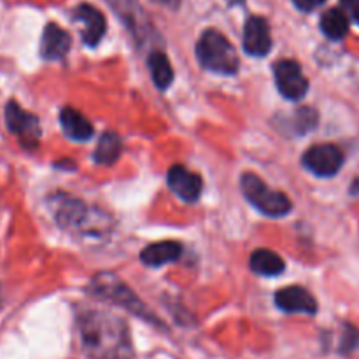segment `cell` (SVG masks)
Masks as SVG:
<instances>
[{
	"label": "cell",
	"mask_w": 359,
	"mask_h": 359,
	"mask_svg": "<svg viewBox=\"0 0 359 359\" xmlns=\"http://www.w3.org/2000/svg\"><path fill=\"white\" fill-rule=\"evenodd\" d=\"M81 339L88 353L100 359H121L130 353L126 325L116 316L93 311L81 318Z\"/></svg>",
	"instance_id": "1"
},
{
	"label": "cell",
	"mask_w": 359,
	"mask_h": 359,
	"mask_svg": "<svg viewBox=\"0 0 359 359\" xmlns=\"http://www.w3.org/2000/svg\"><path fill=\"white\" fill-rule=\"evenodd\" d=\"M196 58L210 72L231 76L238 70V56L233 44L214 28L203 32L196 42Z\"/></svg>",
	"instance_id": "2"
},
{
	"label": "cell",
	"mask_w": 359,
	"mask_h": 359,
	"mask_svg": "<svg viewBox=\"0 0 359 359\" xmlns=\"http://www.w3.org/2000/svg\"><path fill=\"white\" fill-rule=\"evenodd\" d=\"M241 188L245 198L265 216L283 217L291 212V200L284 193L273 191L258 175L244 174L241 179Z\"/></svg>",
	"instance_id": "3"
},
{
	"label": "cell",
	"mask_w": 359,
	"mask_h": 359,
	"mask_svg": "<svg viewBox=\"0 0 359 359\" xmlns=\"http://www.w3.org/2000/svg\"><path fill=\"white\" fill-rule=\"evenodd\" d=\"M6 123L7 128L18 137L25 149H37L39 142H41V123H39L37 116L25 111L18 102L11 100L6 105Z\"/></svg>",
	"instance_id": "4"
},
{
	"label": "cell",
	"mask_w": 359,
	"mask_h": 359,
	"mask_svg": "<svg viewBox=\"0 0 359 359\" xmlns=\"http://www.w3.org/2000/svg\"><path fill=\"white\" fill-rule=\"evenodd\" d=\"M91 293H95L97 297L105 298V300L116 302V304H119L121 307H126L128 311H132L133 314H147L142 302H140L139 298L132 293V290H128L121 280L116 279L114 276L102 273V276L95 277V279L91 280Z\"/></svg>",
	"instance_id": "5"
},
{
	"label": "cell",
	"mask_w": 359,
	"mask_h": 359,
	"mask_svg": "<svg viewBox=\"0 0 359 359\" xmlns=\"http://www.w3.org/2000/svg\"><path fill=\"white\" fill-rule=\"evenodd\" d=\"M277 90L287 100H300L307 95L309 81L302 72L300 63L294 60H280L273 65Z\"/></svg>",
	"instance_id": "6"
},
{
	"label": "cell",
	"mask_w": 359,
	"mask_h": 359,
	"mask_svg": "<svg viewBox=\"0 0 359 359\" xmlns=\"http://www.w3.org/2000/svg\"><path fill=\"white\" fill-rule=\"evenodd\" d=\"M344 154L333 144H318L304 154V165L318 177H332L342 168Z\"/></svg>",
	"instance_id": "7"
},
{
	"label": "cell",
	"mask_w": 359,
	"mask_h": 359,
	"mask_svg": "<svg viewBox=\"0 0 359 359\" xmlns=\"http://www.w3.org/2000/svg\"><path fill=\"white\" fill-rule=\"evenodd\" d=\"M167 182L168 188L175 193V196H179V198L188 203L196 202L200 198V193H202L203 188V182L200 179V175L188 170L184 165H174V167H170V170L167 174Z\"/></svg>",
	"instance_id": "8"
},
{
	"label": "cell",
	"mask_w": 359,
	"mask_h": 359,
	"mask_svg": "<svg viewBox=\"0 0 359 359\" xmlns=\"http://www.w3.org/2000/svg\"><path fill=\"white\" fill-rule=\"evenodd\" d=\"M74 20L83 25V28H81V39L90 48H95L105 35L107 25H105L104 14L98 9H95L93 6H90V4H81V6H77L76 11H74Z\"/></svg>",
	"instance_id": "9"
},
{
	"label": "cell",
	"mask_w": 359,
	"mask_h": 359,
	"mask_svg": "<svg viewBox=\"0 0 359 359\" xmlns=\"http://www.w3.org/2000/svg\"><path fill=\"white\" fill-rule=\"evenodd\" d=\"M244 49L251 56H265L272 49V35L265 18H248L244 27Z\"/></svg>",
	"instance_id": "10"
},
{
	"label": "cell",
	"mask_w": 359,
	"mask_h": 359,
	"mask_svg": "<svg viewBox=\"0 0 359 359\" xmlns=\"http://www.w3.org/2000/svg\"><path fill=\"white\" fill-rule=\"evenodd\" d=\"M276 305L284 312L291 314H316L318 312V302L300 286H290L277 291Z\"/></svg>",
	"instance_id": "11"
},
{
	"label": "cell",
	"mask_w": 359,
	"mask_h": 359,
	"mask_svg": "<svg viewBox=\"0 0 359 359\" xmlns=\"http://www.w3.org/2000/svg\"><path fill=\"white\" fill-rule=\"evenodd\" d=\"M55 216L60 226L65 228V230H88L90 216H88L86 205L81 200L63 196L56 203Z\"/></svg>",
	"instance_id": "12"
},
{
	"label": "cell",
	"mask_w": 359,
	"mask_h": 359,
	"mask_svg": "<svg viewBox=\"0 0 359 359\" xmlns=\"http://www.w3.org/2000/svg\"><path fill=\"white\" fill-rule=\"evenodd\" d=\"M70 44V35L69 32L63 30L60 25L49 23L46 25L44 32H42V41H41V56L44 60H62L63 56L69 53Z\"/></svg>",
	"instance_id": "13"
},
{
	"label": "cell",
	"mask_w": 359,
	"mask_h": 359,
	"mask_svg": "<svg viewBox=\"0 0 359 359\" xmlns=\"http://www.w3.org/2000/svg\"><path fill=\"white\" fill-rule=\"evenodd\" d=\"M60 125H62L63 133L69 139L77 140V142L90 140L95 133L93 125L79 111H76L72 107L63 109L62 114H60Z\"/></svg>",
	"instance_id": "14"
},
{
	"label": "cell",
	"mask_w": 359,
	"mask_h": 359,
	"mask_svg": "<svg viewBox=\"0 0 359 359\" xmlns=\"http://www.w3.org/2000/svg\"><path fill=\"white\" fill-rule=\"evenodd\" d=\"M182 248L181 244L174 241H163L151 244L140 252V259L147 266H163L167 263H174L181 258Z\"/></svg>",
	"instance_id": "15"
},
{
	"label": "cell",
	"mask_w": 359,
	"mask_h": 359,
	"mask_svg": "<svg viewBox=\"0 0 359 359\" xmlns=\"http://www.w3.org/2000/svg\"><path fill=\"white\" fill-rule=\"evenodd\" d=\"M249 266H251L252 272L263 277H276L286 269L283 258L270 249H258V251L252 252L251 258H249Z\"/></svg>",
	"instance_id": "16"
},
{
	"label": "cell",
	"mask_w": 359,
	"mask_h": 359,
	"mask_svg": "<svg viewBox=\"0 0 359 359\" xmlns=\"http://www.w3.org/2000/svg\"><path fill=\"white\" fill-rule=\"evenodd\" d=\"M123 151V142L121 137L114 132H104L98 139L97 151H95L93 160L97 161L98 165H114L118 161V158L121 156Z\"/></svg>",
	"instance_id": "17"
},
{
	"label": "cell",
	"mask_w": 359,
	"mask_h": 359,
	"mask_svg": "<svg viewBox=\"0 0 359 359\" xmlns=\"http://www.w3.org/2000/svg\"><path fill=\"white\" fill-rule=\"evenodd\" d=\"M147 65H149L153 83L160 90H167L172 84V81H174V69H172L170 60L167 58V55L161 51H153L149 58H147Z\"/></svg>",
	"instance_id": "18"
},
{
	"label": "cell",
	"mask_w": 359,
	"mask_h": 359,
	"mask_svg": "<svg viewBox=\"0 0 359 359\" xmlns=\"http://www.w3.org/2000/svg\"><path fill=\"white\" fill-rule=\"evenodd\" d=\"M321 30L326 37L340 41L349 32V16L344 9H328L321 18Z\"/></svg>",
	"instance_id": "19"
},
{
	"label": "cell",
	"mask_w": 359,
	"mask_h": 359,
	"mask_svg": "<svg viewBox=\"0 0 359 359\" xmlns=\"http://www.w3.org/2000/svg\"><path fill=\"white\" fill-rule=\"evenodd\" d=\"M297 126L298 132L305 133L309 130H312L316 126V121H318V114H316L314 109L311 107H302L300 111L297 112Z\"/></svg>",
	"instance_id": "20"
},
{
	"label": "cell",
	"mask_w": 359,
	"mask_h": 359,
	"mask_svg": "<svg viewBox=\"0 0 359 359\" xmlns=\"http://www.w3.org/2000/svg\"><path fill=\"white\" fill-rule=\"evenodd\" d=\"M358 344H359L358 330L354 328V326L347 325L346 332H344V337H342V344H340V351H342L344 354H349L356 349Z\"/></svg>",
	"instance_id": "21"
},
{
	"label": "cell",
	"mask_w": 359,
	"mask_h": 359,
	"mask_svg": "<svg viewBox=\"0 0 359 359\" xmlns=\"http://www.w3.org/2000/svg\"><path fill=\"white\" fill-rule=\"evenodd\" d=\"M340 4H342L347 16L353 18V20L359 25V0H340Z\"/></svg>",
	"instance_id": "22"
},
{
	"label": "cell",
	"mask_w": 359,
	"mask_h": 359,
	"mask_svg": "<svg viewBox=\"0 0 359 359\" xmlns=\"http://www.w3.org/2000/svg\"><path fill=\"white\" fill-rule=\"evenodd\" d=\"M326 0H293L294 6L298 7L300 11H314L316 7H319L321 4H325Z\"/></svg>",
	"instance_id": "23"
},
{
	"label": "cell",
	"mask_w": 359,
	"mask_h": 359,
	"mask_svg": "<svg viewBox=\"0 0 359 359\" xmlns=\"http://www.w3.org/2000/svg\"><path fill=\"white\" fill-rule=\"evenodd\" d=\"M153 2L160 4V6H163V7H170V9H177L179 4H181V0H153Z\"/></svg>",
	"instance_id": "24"
},
{
	"label": "cell",
	"mask_w": 359,
	"mask_h": 359,
	"mask_svg": "<svg viewBox=\"0 0 359 359\" xmlns=\"http://www.w3.org/2000/svg\"><path fill=\"white\" fill-rule=\"evenodd\" d=\"M351 191H353L354 195H356V193H359V177L356 179V182H354V186H353V189H351Z\"/></svg>",
	"instance_id": "25"
}]
</instances>
